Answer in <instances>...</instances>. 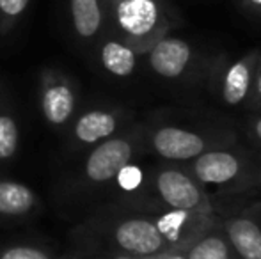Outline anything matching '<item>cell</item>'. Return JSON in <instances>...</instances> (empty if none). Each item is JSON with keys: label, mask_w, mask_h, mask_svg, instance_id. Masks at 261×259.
<instances>
[{"label": "cell", "mask_w": 261, "mask_h": 259, "mask_svg": "<svg viewBox=\"0 0 261 259\" xmlns=\"http://www.w3.org/2000/svg\"><path fill=\"white\" fill-rule=\"evenodd\" d=\"M238 140L233 125L219 118L187 114V121L162 119L144 126V146L162 162L189 163L190 160L219 146Z\"/></svg>", "instance_id": "obj_1"}, {"label": "cell", "mask_w": 261, "mask_h": 259, "mask_svg": "<svg viewBox=\"0 0 261 259\" xmlns=\"http://www.w3.org/2000/svg\"><path fill=\"white\" fill-rule=\"evenodd\" d=\"M185 167L213 203L219 197H247L256 192L258 153L238 140L210 149Z\"/></svg>", "instance_id": "obj_2"}, {"label": "cell", "mask_w": 261, "mask_h": 259, "mask_svg": "<svg viewBox=\"0 0 261 259\" xmlns=\"http://www.w3.org/2000/svg\"><path fill=\"white\" fill-rule=\"evenodd\" d=\"M116 27L114 38L137 50L141 55L171 34L174 16L165 0H103Z\"/></svg>", "instance_id": "obj_3"}, {"label": "cell", "mask_w": 261, "mask_h": 259, "mask_svg": "<svg viewBox=\"0 0 261 259\" xmlns=\"http://www.w3.org/2000/svg\"><path fill=\"white\" fill-rule=\"evenodd\" d=\"M259 53L261 48H254L240 57H231L229 53L210 57L203 78L217 103L231 110H249Z\"/></svg>", "instance_id": "obj_4"}, {"label": "cell", "mask_w": 261, "mask_h": 259, "mask_svg": "<svg viewBox=\"0 0 261 259\" xmlns=\"http://www.w3.org/2000/svg\"><path fill=\"white\" fill-rule=\"evenodd\" d=\"M149 199L167 210L215 213L212 197L185 163H158L149 176Z\"/></svg>", "instance_id": "obj_5"}, {"label": "cell", "mask_w": 261, "mask_h": 259, "mask_svg": "<svg viewBox=\"0 0 261 259\" xmlns=\"http://www.w3.org/2000/svg\"><path fill=\"white\" fill-rule=\"evenodd\" d=\"M144 146V126H134L124 133L112 135L96 146L84 163V176L94 185L116 180L123 167L137 158Z\"/></svg>", "instance_id": "obj_6"}, {"label": "cell", "mask_w": 261, "mask_h": 259, "mask_svg": "<svg viewBox=\"0 0 261 259\" xmlns=\"http://www.w3.org/2000/svg\"><path fill=\"white\" fill-rule=\"evenodd\" d=\"M146 59L156 76L167 82H194L203 78L206 63L196 45L178 36L167 34L151 46Z\"/></svg>", "instance_id": "obj_7"}, {"label": "cell", "mask_w": 261, "mask_h": 259, "mask_svg": "<svg viewBox=\"0 0 261 259\" xmlns=\"http://www.w3.org/2000/svg\"><path fill=\"white\" fill-rule=\"evenodd\" d=\"M215 204V215L240 259H261V200Z\"/></svg>", "instance_id": "obj_8"}, {"label": "cell", "mask_w": 261, "mask_h": 259, "mask_svg": "<svg viewBox=\"0 0 261 259\" xmlns=\"http://www.w3.org/2000/svg\"><path fill=\"white\" fill-rule=\"evenodd\" d=\"M41 112L52 126H62L69 121L75 110V91L66 78L57 73L43 75L41 82Z\"/></svg>", "instance_id": "obj_9"}, {"label": "cell", "mask_w": 261, "mask_h": 259, "mask_svg": "<svg viewBox=\"0 0 261 259\" xmlns=\"http://www.w3.org/2000/svg\"><path fill=\"white\" fill-rule=\"evenodd\" d=\"M189 259H240L226 236L222 222L213 215L212 222L187 247Z\"/></svg>", "instance_id": "obj_10"}, {"label": "cell", "mask_w": 261, "mask_h": 259, "mask_svg": "<svg viewBox=\"0 0 261 259\" xmlns=\"http://www.w3.org/2000/svg\"><path fill=\"white\" fill-rule=\"evenodd\" d=\"M123 121L124 116L121 112L96 108V110H89L80 116V119L75 123L73 133L80 144H96L116 135Z\"/></svg>", "instance_id": "obj_11"}, {"label": "cell", "mask_w": 261, "mask_h": 259, "mask_svg": "<svg viewBox=\"0 0 261 259\" xmlns=\"http://www.w3.org/2000/svg\"><path fill=\"white\" fill-rule=\"evenodd\" d=\"M141 53L117 38H110L100 48V63L105 71L117 78H128L135 73Z\"/></svg>", "instance_id": "obj_12"}, {"label": "cell", "mask_w": 261, "mask_h": 259, "mask_svg": "<svg viewBox=\"0 0 261 259\" xmlns=\"http://www.w3.org/2000/svg\"><path fill=\"white\" fill-rule=\"evenodd\" d=\"M103 0H69L73 28L82 39H91L100 34L105 21Z\"/></svg>", "instance_id": "obj_13"}, {"label": "cell", "mask_w": 261, "mask_h": 259, "mask_svg": "<svg viewBox=\"0 0 261 259\" xmlns=\"http://www.w3.org/2000/svg\"><path fill=\"white\" fill-rule=\"evenodd\" d=\"M38 197L34 190L20 181L0 180V215L23 217L34 210Z\"/></svg>", "instance_id": "obj_14"}, {"label": "cell", "mask_w": 261, "mask_h": 259, "mask_svg": "<svg viewBox=\"0 0 261 259\" xmlns=\"http://www.w3.org/2000/svg\"><path fill=\"white\" fill-rule=\"evenodd\" d=\"M20 144V128L16 119L11 114H0V162L11 160L18 151Z\"/></svg>", "instance_id": "obj_15"}, {"label": "cell", "mask_w": 261, "mask_h": 259, "mask_svg": "<svg viewBox=\"0 0 261 259\" xmlns=\"http://www.w3.org/2000/svg\"><path fill=\"white\" fill-rule=\"evenodd\" d=\"M0 259H54L52 254L38 247H7L0 249Z\"/></svg>", "instance_id": "obj_16"}, {"label": "cell", "mask_w": 261, "mask_h": 259, "mask_svg": "<svg viewBox=\"0 0 261 259\" xmlns=\"http://www.w3.org/2000/svg\"><path fill=\"white\" fill-rule=\"evenodd\" d=\"M244 133L249 140V148L256 153H261V112L251 114L244 119Z\"/></svg>", "instance_id": "obj_17"}, {"label": "cell", "mask_w": 261, "mask_h": 259, "mask_svg": "<svg viewBox=\"0 0 261 259\" xmlns=\"http://www.w3.org/2000/svg\"><path fill=\"white\" fill-rule=\"evenodd\" d=\"M31 0H0V20L14 21L23 14Z\"/></svg>", "instance_id": "obj_18"}, {"label": "cell", "mask_w": 261, "mask_h": 259, "mask_svg": "<svg viewBox=\"0 0 261 259\" xmlns=\"http://www.w3.org/2000/svg\"><path fill=\"white\" fill-rule=\"evenodd\" d=\"M249 112L259 114L261 112V53L258 64H256L254 80H252V93H251V103H249Z\"/></svg>", "instance_id": "obj_19"}, {"label": "cell", "mask_w": 261, "mask_h": 259, "mask_svg": "<svg viewBox=\"0 0 261 259\" xmlns=\"http://www.w3.org/2000/svg\"><path fill=\"white\" fill-rule=\"evenodd\" d=\"M237 4L249 18L261 20V0H237Z\"/></svg>", "instance_id": "obj_20"}, {"label": "cell", "mask_w": 261, "mask_h": 259, "mask_svg": "<svg viewBox=\"0 0 261 259\" xmlns=\"http://www.w3.org/2000/svg\"><path fill=\"white\" fill-rule=\"evenodd\" d=\"M256 192L261 194V153H258V181H256Z\"/></svg>", "instance_id": "obj_21"}, {"label": "cell", "mask_w": 261, "mask_h": 259, "mask_svg": "<svg viewBox=\"0 0 261 259\" xmlns=\"http://www.w3.org/2000/svg\"><path fill=\"white\" fill-rule=\"evenodd\" d=\"M107 259H149V257H135V256H126V254L116 252L114 256H110V257H107Z\"/></svg>", "instance_id": "obj_22"}]
</instances>
